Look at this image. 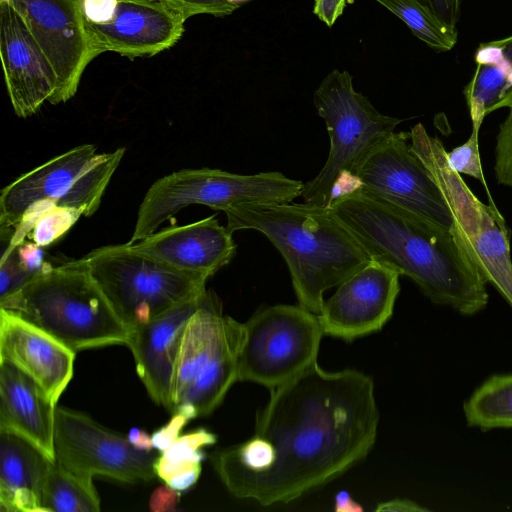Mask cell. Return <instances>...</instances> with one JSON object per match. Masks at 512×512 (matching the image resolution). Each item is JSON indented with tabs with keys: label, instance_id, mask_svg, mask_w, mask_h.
Listing matches in <instances>:
<instances>
[{
	"label": "cell",
	"instance_id": "1",
	"mask_svg": "<svg viewBox=\"0 0 512 512\" xmlns=\"http://www.w3.org/2000/svg\"><path fill=\"white\" fill-rule=\"evenodd\" d=\"M379 420L371 377L354 369L329 372L316 362L270 389L254 435L215 450L211 462L234 497L287 504L362 461Z\"/></svg>",
	"mask_w": 512,
	"mask_h": 512
},
{
	"label": "cell",
	"instance_id": "2",
	"mask_svg": "<svg viewBox=\"0 0 512 512\" xmlns=\"http://www.w3.org/2000/svg\"><path fill=\"white\" fill-rule=\"evenodd\" d=\"M329 208L372 259L412 279L432 302L463 315L486 307V281L454 229L358 188L338 195Z\"/></svg>",
	"mask_w": 512,
	"mask_h": 512
},
{
	"label": "cell",
	"instance_id": "3",
	"mask_svg": "<svg viewBox=\"0 0 512 512\" xmlns=\"http://www.w3.org/2000/svg\"><path fill=\"white\" fill-rule=\"evenodd\" d=\"M230 232L256 230L283 256L298 304L319 314L324 293L372 258L330 208L293 202H248L225 212Z\"/></svg>",
	"mask_w": 512,
	"mask_h": 512
},
{
	"label": "cell",
	"instance_id": "4",
	"mask_svg": "<svg viewBox=\"0 0 512 512\" xmlns=\"http://www.w3.org/2000/svg\"><path fill=\"white\" fill-rule=\"evenodd\" d=\"M0 308L38 326L75 352L127 345L130 336V329L81 258L52 265L0 301Z\"/></svg>",
	"mask_w": 512,
	"mask_h": 512
},
{
	"label": "cell",
	"instance_id": "5",
	"mask_svg": "<svg viewBox=\"0 0 512 512\" xmlns=\"http://www.w3.org/2000/svg\"><path fill=\"white\" fill-rule=\"evenodd\" d=\"M318 115L330 138L328 158L320 172L304 184V203L329 208L349 191L358 165L389 139L401 119L381 114L366 96L355 91L348 71L334 69L313 95Z\"/></svg>",
	"mask_w": 512,
	"mask_h": 512
},
{
	"label": "cell",
	"instance_id": "6",
	"mask_svg": "<svg viewBox=\"0 0 512 512\" xmlns=\"http://www.w3.org/2000/svg\"><path fill=\"white\" fill-rule=\"evenodd\" d=\"M243 323L224 315L212 290H206L190 317L180 345L171 387L170 412L189 420L208 416L238 381Z\"/></svg>",
	"mask_w": 512,
	"mask_h": 512
},
{
	"label": "cell",
	"instance_id": "7",
	"mask_svg": "<svg viewBox=\"0 0 512 512\" xmlns=\"http://www.w3.org/2000/svg\"><path fill=\"white\" fill-rule=\"evenodd\" d=\"M81 259L129 329L202 295L209 278L160 263L128 243L94 249Z\"/></svg>",
	"mask_w": 512,
	"mask_h": 512
},
{
	"label": "cell",
	"instance_id": "8",
	"mask_svg": "<svg viewBox=\"0 0 512 512\" xmlns=\"http://www.w3.org/2000/svg\"><path fill=\"white\" fill-rule=\"evenodd\" d=\"M304 183L281 172L241 175L220 169H183L155 181L138 210L133 244L153 234L161 223L189 205H205L225 212L248 202H292Z\"/></svg>",
	"mask_w": 512,
	"mask_h": 512
},
{
	"label": "cell",
	"instance_id": "9",
	"mask_svg": "<svg viewBox=\"0 0 512 512\" xmlns=\"http://www.w3.org/2000/svg\"><path fill=\"white\" fill-rule=\"evenodd\" d=\"M411 147L429 170L448 205L453 227L486 282L512 307V260L509 231L494 203L486 205L446 161L442 142L421 123L410 131Z\"/></svg>",
	"mask_w": 512,
	"mask_h": 512
},
{
	"label": "cell",
	"instance_id": "10",
	"mask_svg": "<svg viewBox=\"0 0 512 512\" xmlns=\"http://www.w3.org/2000/svg\"><path fill=\"white\" fill-rule=\"evenodd\" d=\"M125 148L97 153L92 144L77 146L21 175L0 193V228L13 229L34 205L69 207L84 216L95 213L118 168Z\"/></svg>",
	"mask_w": 512,
	"mask_h": 512
},
{
	"label": "cell",
	"instance_id": "11",
	"mask_svg": "<svg viewBox=\"0 0 512 512\" xmlns=\"http://www.w3.org/2000/svg\"><path fill=\"white\" fill-rule=\"evenodd\" d=\"M324 335L318 314L300 304L259 308L243 323L238 381L269 389L286 383L317 362Z\"/></svg>",
	"mask_w": 512,
	"mask_h": 512
},
{
	"label": "cell",
	"instance_id": "12",
	"mask_svg": "<svg viewBox=\"0 0 512 512\" xmlns=\"http://www.w3.org/2000/svg\"><path fill=\"white\" fill-rule=\"evenodd\" d=\"M410 132H395L358 165L351 189L454 229L443 194L407 140ZM349 190V191H350Z\"/></svg>",
	"mask_w": 512,
	"mask_h": 512
},
{
	"label": "cell",
	"instance_id": "13",
	"mask_svg": "<svg viewBox=\"0 0 512 512\" xmlns=\"http://www.w3.org/2000/svg\"><path fill=\"white\" fill-rule=\"evenodd\" d=\"M159 454L137 449L127 437L82 412L56 406L55 461L75 474L125 483L149 481L156 476L154 462Z\"/></svg>",
	"mask_w": 512,
	"mask_h": 512
},
{
	"label": "cell",
	"instance_id": "14",
	"mask_svg": "<svg viewBox=\"0 0 512 512\" xmlns=\"http://www.w3.org/2000/svg\"><path fill=\"white\" fill-rule=\"evenodd\" d=\"M24 21L52 64L59 82L54 105L77 92L90 53L81 0H0Z\"/></svg>",
	"mask_w": 512,
	"mask_h": 512
},
{
	"label": "cell",
	"instance_id": "15",
	"mask_svg": "<svg viewBox=\"0 0 512 512\" xmlns=\"http://www.w3.org/2000/svg\"><path fill=\"white\" fill-rule=\"evenodd\" d=\"M394 268L371 259L324 300L318 314L324 334L350 342L382 329L400 291Z\"/></svg>",
	"mask_w": 512,
	"mask_h": 512
},
{
	"label": "cell",
	"instance_id": "16",
	"mask_svg": "<svg viewBox=\"0 0 512 512\" xmlns=\"http://www.w3.org/2000/svg\"><path fill=\"white\" fill-rule=\"evenodd\" d=\"M186 20L159 0H119L110 21L85 20L91 57L109 51L128 58L154 56L179 41Z\"/></svg>",
	"mask_w": 512,
	"mask_h": 512
},
{
	"label": "cell",
	"instance_id": "17",
	"mask_svg": "<svg viewBox=\"0 0 512 512\" xmlns=\"http://www.w3.org/2000/svg\"><path fill=\"white\" fill-rule=\"evenodd\" d=\"M0 56L15 114L28 117L46 102L54 105L55 70L19 14L0 1Z\"/></svg>",
	"mask_w": 512,
	"mask_h": 512
},
{
	"label": "cell",
	"instance_id": "18",
	"mask_svg": "<svg viewBox=\"0 0 512 512\" xmlns=\"http://www.w3.org/2000/svg\"><path fill=\"white\" fill-rule=\"evenodd\" d=\"M232 234L213 215L127 243L132 250L174 269L211 277L236 254Z\"/></svg>",
	"mask_w": 512,
	"mask_h": 512
},
{
	"label": "cell",
	"instance_id": "19",
	"mask_svg": "<svg viewBox=\"0 0 512 512\" xmlns=\"http://www.w3.org/2000/svg\"><path fill=\"white\" fill-rule=\"evenodd\" d=\"M75 353L43 329L0 308V361L29 375L55 404L73 377Z\"/></svg>",
	"mask_w": 512,
	"mask_h": 512
},
{
	"label": "cell",
	"instance_id": "20",
	"mask_svg": "<svg viewBox=\"0 0 512 512\" xmlns=\"http://www.w3.org/2000/svg\"><path fill=\"white\" fill-rule=\"evenodd\" d=\"M205 292L145 324L130 329L127 346L134 356L137 374L152 400L169 411L172 381L182 337Z\"/></svg>",
	"mask_w": 512,
	"mask_h": 512
},
{
	"label": "cell",
	"instance_id": "21",
	"mask_svg": "<svg viewBox=\"0 0 512 512\" xmlns=\"http://www.w3.org/2000/svg\"><path fill=\"white\" fill-rule=\"evenodd\" d=\"M56 406L29 375L0 361V430L22 436L52 461Z\"/></svg>",
	"mask_w": 512,
	"mask_h": 512
},
{
	"label": "cell",
	"instance_id": "22",
	"mask_svg": "<svg viewBox=\"0 0 512 512\" xmlns=\"http://www.w3.org/2000/svg\"><path fill=\"white\" fill-rule=\"evenodd\" d=\"M54 462L22 436L0 430V510L43 512L42 485Z\"/></svg>",
	"mask_w": 512,
	"mask_h": 512
},
{
	"label": "cell",
	"instance_id": "23",
	"mask_svg": "<svg viewBox=\"0 0 512 512\" xmlns=\"http://www.w3.org/2000/svg\"><path fill=\"white\" fill-rule=\"evenodd\" d=\"M475 61L476 70L463 93L472 128L480 129L487 114L512 104V36L480 44Z\"/></svg>",
	"mask_w": 512,
	"mask_h": 512
},
{
	"label": "cell",
	"instance_id": "24",
	"mask_svg": "<svg viewBox=\"0 0 512 512\" xmlns=\"http://www.w3.org/2000/svg\"><path fill=\"white\" fill-rule=\"evenodd\" d=\"M43 512H98L100 498L92 479L75 474L56 461L41 490Z\"/></svg>",
	"mask_w": 512,
	"mask_h": 512
},
{
	"label": "cell",
	"instance_id": "25",
	"mask_svg": "<svg viewBox=\"0 0 512 512\" xmlns=\"http://www.w3.org/2000/svg\"><path fill=\"white\" fill-rule=\"evenodd\" d=\"M463 410L469 426L512 428V374L486 380L464 403Z\"/></svg>",
	"mask_w": 512,
	"mask_h": 512
},
{
	"label": "cell",
	"instance_id": "26",
	"mask_svg": "<svg viewBox=\"0 0 512 512\" xmlns=\"http://www.w3.org/2000/svg\"><path fill=\"white\" fill-rule=\"evenodd\" d=\"M42 247L24 240L6 241L0 260V301L19 291L52 265L43 260Z\"/></svg>",
	"mask_w": 512,
	"mask_h": 512
},
{
	"label": "cell",
	"instance_id": "27",
	"mask_svg": "<svg viewBox=\"0 0 512 512\" xmlns=\"http://www.w3.org/2000/svg\"><path fill=\"white\" fill-rule=\"evenodd\" d=\"M401 19L421 41L437 52L451 50L457 43V28L446 26L413 0H376Z\"/></svg>",
	"mask_w": 512,
	"mask_h": 512
},
{
	"label": "cell",
	"instance_id": "28",
	"mask_svg": "<svg viewBox=\"0 0 512 512\" xmlns=\"http://www.w3.org/2000/svg\"><path fill=\"white\" fill-rule=\"evenodd\" d=\"M81 216H84L82 210L52 206L23 219L12 229L11 238L24 240L29 236L35 244L45 247L66 233Z\"/></svg>",
	"mask_w": 512,
	"mask_h": 512
},
{
	"label": "cell",
	"instance_id": "29",
	"mask_svg": "<svg viewBox=\"0 0 512 512\" xmlns=\"http://www.w3.org/2000/svg\"><path fill=\"white\" fill-rule=\"evenodd\" d=\"M217 441V436L200 428L193 432L180 435L176 441L160 455L173 462H202L205 453L202 448L213 445Z\"/></svg>",
	"mask_w": 512,
	"mask_h": 512
},
{
	"label": "cell",
	"instance_id": "30",
	"mask_svg": "<svg viewBox=\"0 0 512 512\" xmlns=\"http://www.w3.org/2000/svg\"><path fill=\"white\" fill-rule=\"evenodd\" d=\"M479 130L472 128V133L464 144L446 153V161L452 171L476 178L488 190L479 152Z\"/></svg>",
	"mask_w": 512,
	"mask_h": 512
},
{
	"label": "cell",
	"instance_id": "31",
	"mask_svg": "<svg viewBox=\"0 0 512 512\" xmlns=\"http://www.w3.org/2000/svg\"><path fill=\"white\" fill-rule=\"evenodd\" d=\"M501 124L495 147V176L500 184L512 187V104Z\"/></svg>",
	"mask_w": 512,
	"mask_h": 512
},
{
	"label": "cell",
	"instance_id": "32",
	"mask_svg": "<svg viewBox=\"0 0 512 512\" xmlns=\"http://www.w3.org/2000/svg\"><path fill=\"white\" fill-rule=\"evenodd\" d=\"M181 13L186 19L199 15L210 14L216 17L230 15L238 8L228 0H159Z\"/></svg>",
	"mask_w": 512,
	"mask_h": 512
},
{
	"label": "cell",
	"instance_id": "33",
	"mask_svg": "<svg viewBox=\"0 0 512 512\" xmlns=\"http://www.w3.org/2000/svg\"><path fill=\"white\" fill-rule=\"evenodd\" d=\"M429 11L441 23L456 28L461 0H413Z\"/></svg>",
	"mask_w": 512,
	"mask_h": 512
},
{
	"label": "cell",
	"instance_id": "34",
	"mask_svg": "<svg viewBox=\"0 0 512 512\" xmlns=\"http://www.w3.org/2000/svg\"><path fill=\"white\" fill-rule=\"evenodd\" d=\"M189 421L187 417L180 413H174L170 421L159 428L151 435L153 449L160 453L169 448L180 436V432Z\"/></svg>",
	"mask_w": 512,
	"mask_h": 512
},
{
	"label": "cell",
	"instance_id": "35",
	"mask_svg": "<svg viewBox=\"0 0 512 512\" xmlns=\"http://www.w3.org/2000/svg\"><path fill=\"white\" fill-rule=\"evenodd\" d=\"M119 0H81V8L86 21L105 23L114 16Z\"/></svg>",
	"mask_w": 512,
	"mask_h": 512
},
{
	"label": "cell",
	"instance_id": "36",
	"mask_svg": "<svg viewBox=\"0 0 512 512\" xmlns=\"http://www.w3.org/2000/svg\"><path fill=\"white\" fill-rule=\"evenodd\" d=\"M179 500V491L166 484L158 487L152 493L149 500V507L154 512L175 511Z\"/></svg>",
	"mask_w": 512,
	"mask_h": 512
},
{
	"label": "cell",
	"instance_id": "37",
	"mask_svg": "<svg viewBox=\"0 0 512 512\" xmlns=\"http://www.w3.org/2000/svg\"><path fill=\"white\" fill-rule=\"evenodd\" d=\"M348 0H314L313 13L327 26L332 27L342 15Z\"/></svg>",
	"mask_w": 512,
	"mask_h": 512
},
{
	"label": "cell",
	"instance_id": "38",
	"mask_svg": "<svg viewBox=\"0 0 512 512\" xmlns=\"http://www.w3.org/2000/svg\"><path fill=\"white\" fill-rule=\"evenodd\" d=\"M376 511L391 512H411V511H427L426 508L408 499H392L387 502L379 503Z\"/></svg>",
	"mask_w": 512,
	"mask_h": 512
},
{
	"label": "cell",
	"instance_id": "39",
	"mask_svg": "<svg viewBox=\"0 0 512 512\" xmlns=\"http://www.w3.org/2000/svg\"><path fill=\"white\" fill-rule=\"evenodd\" d=\"M127 438L139 450L152 451L153 449L151 436L143 430L132 428L128 432Z\"/></svg>",
	"mask_w": 512,
	"mask_h": 512
},
{
	"label": "cell",
	"instance_id": "40",
	"mask_svg": "<svg viewBox=\"0 0 512 512\" xmlns=\"http://www.w3.org/2000/svg\"><path fill=\"white\" fill-rule=\"evenodd\" d=\"M335 510L339 512L362 511L363 508L354 502L347 492H339L335 498Z\"/></svg>",
	"mask_w": 512,
	"mask_h": 512
},
{
	"label": "cell",
	"instance_id": "41",
	"mask_svg": "<svg viewBox=\"0 0 512 512\" xmlns=\"http://www.w3.org/2000/svg\"><path fill=\"white\" fill-rule=\"evenodd\" d=\"M229 3H231L232 5H234L235 7L239 8L241 7L243 4L247 3L248 1L250 0H228Z\"/></svg>",
	"mask_w": 512,
	"mask_h": 512
}]
</instances>
